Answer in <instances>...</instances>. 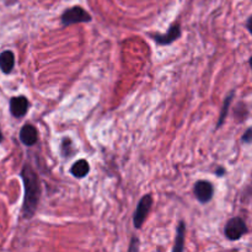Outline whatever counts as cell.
<instances>
[{
  "label": "cell",
  "instance_id": "1",
  "mask_svg": "<svg viewBox=\"0 0 252 252\" xmlns=\"http://www.w3.org/2000/svg\"><path fill=\"white\" fill-rule=\"evenodd\" d=\"M21 179L24 181L25 187L22 213H24L25 218L31 219L36 213L39 198H41V181H39L37 172L30 164H25L22 167Z\"/></svg>",
  "mask_w": 252,
  "mask_h": 252
},
{
  "label": "cell",
  "instance_id": "9",
  "mask_svg": "<svg viewBox=\"0 0 252 252\" xmlns=\"http://www.w3.org/2000/svg\"><path fill=\"white\" fill-rule=\"evenodd\" d=\"M15 66V56L11 51L0 53V69L4 74H10Z\"/></svg>",
  "mask_w": 252,
  "mask_h": 252
},
{
  "label": "cell",
  "instance_id": "8",
  "mask_svg": "<svg viewBox=\"0 0 252 252\" xmlns=\"http://www.w3.org/2000/svg\"><path fill=\"white\" fill-rule=\"evenodd\" d=\"M20 140L26 147H32L38 140V132L32 125H26L20 130Z\"/></svg>",
  "mask_w": 252,
  "mask_h": 252
},
{
  "label": "cell",
  "instance_id": "4",
  "mask_svg": "<svg viewBox=\"0 0 252 252\" xmlns=\"http://www.w3.org/2000/svg\"><path fill=\"white\" fill-rule=\"evenodd\" d=\"M153 206V197L150 194H147V196L142 197L138 203L137 208H135L134 216H133V225L134 228L140 229L144 224L145 219H147L148 214H149L150 209H152Z\"/></svg>",
  "mask_w": 252,
  "mask_h": 252
},
{
  "label": "cell",
  "instance_id": "16",
  "mask_svg": "<svg viewBox=\"0 0 252 252\" xmlns=\"http://www.w3.org/2000/svg\"><path fill=\"white\" fill-rule=\"evenodd\" d=\"M216 175L218 177L224 176V175H225V169H224L223 166H218V167H217V170H216Z\"/></svg>",
  "mask_w": 252,
  "mask_h": 252
},
{
  "label": "cell",
  "instance_id": "11",
  "mask_svg": "<svg viewBox=\"0 0 252 252\" xmlns=\"http://www.w3.org/2000/svg\"><path fill=\"white\" fill-rule=\"evenodd\" d=\"M185 236H186V224H185V221H180L179 226L176 229V239H175V245L172 248V251L180 252L184 250Z\"/></svg>",
  "mask_w": 252,
  "mask_h": 252
},
{
  "label": "cell",
  "instance_id": "2",
  "mask_svg": "<svg viewBox=\"0 0 252 252\" xmlns=\"http://www.w3.org/2000/svg\"><path fill=\"white\" fill-rule=\"evenodd\" d=\"M91 20H93L91 15L81 6H73L70 9H66L61 16V22L63 26H70V25L81 24V22H90Z\"/></svg>",
  "mask_w": 252,
  "mask_h": 252
},
{
  "label": "cell",
  "instance_id": "14",
  "mask_svg": "<svg viewBox=\"0 0 252 252\" xmlns=\"http://www.w3.org/2000/svg\"><path fill=\"white\" fill-rule=\"evenodd\" d=\"M251 132H252L251 128H249V129L246 130L245 134L243 135V138H241V140H243L244 143H246V144H250V143H251V139H252V138H251L252 137Z\"/></svg>",
  "mask_w": 252,
  "mask_h": 252
},
{
  "label": "cell",
  "instance_id": "7",
  "mask_svg": "<svg viewBox=\"0 0 252 252\" xmlns=\"http://www.w3.org/2000/svg\"><path fill=\"white\" fill-rule=\"evenodd\" d=\"M30 108V102L25 96H17L10 100V112L15 118H22Z\"/></svg>",
  "mask_w": 252,
  "mask_h": 252
},
{
  "label": "cell",
  "instance_id": "6",
  "mask_svg": "<svg viewBox=\"0 0 252 252\" xmlns=\"http://www.w3.org/2000/svg\"><path fill=\"white\" fill-rule=\"evenodd\" d=\"M193 193L201 203H208L213 198L214 187L209 181L201 180V181H197L196 185H194Z\"/></svg>",
  "mask_w": 252,
  "mask_h": 252
},
{
  "label": "cell",
  "instance_id": "12",
  "mask_svg": "<svg viewBox=\"0 0 252 252\" xmlns=\"http://www.w3.org/2000/svg\"><path fill=\"white\" fill-rule=\"evenodd\" d=\"M233 98H234V91H233V93L229 94V95L225 97V100H224L223 110H221L220 117H219V121H218V125H217V128H220L221 125H223V123H224V121H225L226 116H228V110H229V107H230V103H231V100H233Z\"/></svg>",
  "mask_w": 252,
  "mask_h": 252
},
{
  "label": "cell",
  "instance_id": "10",
  "mask_svg": "<svg viewBox=\"0 0 252 252\" xmlns=\"http://www.w3.org/2000/svg\"><path fill=\"white\" fill-rule=\"evenodd\" d=\"M90 172V165L85 159H80L71 166L70 174L76 179H83Z\"/></svg>",
  "mask_w": 252,
  "mask_h": 252
},
{
  "label": "cell",
  "instance_id": "13",
  "mask_svg": "<svg viewBox=\"0 0 252 252\" xmlns=\"http://www.w3.org/2000/svg\"><path fill=\"white\" fill-rule=\"evenodd\" d=\"M71 148H73V145H71V140L69 139V138H64L63 142H62V153H63L64 157H68V155H70L71 153Z\"/></svg>",
  "mask_w": 252,
  "mask_h": 252
},
{
  "label": "cell",
  "instance_id": "18",
  "mask_svg": "<svg viewBox=\"0 0 252 252\" xmlns=\"http://www.w3.org/2000/svg\"><path fill=\"white\" fill-rule=\"evenodd\" d=\"M2 140H4V137H2L1 132H0V143H1V142H2Z\"/></svg>",
  "mask_w": 252,
  "mask_h": 252
},
{
  "label": "cell",
  "instance_id": "5",
  "mask_svg": "<svg viewBox=\"0 0 252 252\" xmlns=\"http://www.w3.org/2000/svg\"><path fill=\"white\" fill-rule=\"evenodd\" d=\"M181 27L179 24H172L170 26V29L167 30L166 33L160 34V33H153L149 34V37L152 39H154L159 46H169V44L174 43L175 41L181 37Z\"/></svg>",
  "mask_w": 252,
  "mask_h": 252
},
{
  "label": "cell",
  "instance_id": "15",
  "mask_svg": "<svg viewBox=\"0 0 252 252\" xmlns=\"http://www.w3.org/2000/svg\"><path fill=\"white\" fill-rule=\"evenodd\" d=\"M129 251H138V239L133 238L132 239V244L129 246Z\"/></svg>",
  "mask_w": 252,
  "mask_h": 252
},
{
  "label": "cell",
  "instance_id": "17",
  "mask_svg": "<svg viewBox=\"0 0 252 252\" xmlns=\"http://www.w3.org/2000/svg\"><path fill=\"white\" fill-rule=\"evenodd\" d=\"M251 20H252V17L250 16V17H249V19H248V22H246V27H248V30H249V31H250V32H251Z\"/></svg>",
  "mask_w": 252,
  "mask_h": 252
},
{
  "label": "cell",
  "instance_id": "3",
  "mask_svg": "<svg viewBox=\"0 0 252 252\" xmlns=\"http://www.w3.org/2000/svg\"><path fill=\"white\" fill-rule=\"evenodd\" d=\"M248 233V225L240 217L230 219L224 228V234L231 241H236Z\"/></svg>",
  "mask_w": 252,
  "mask_h": 252
}]
</instances>
